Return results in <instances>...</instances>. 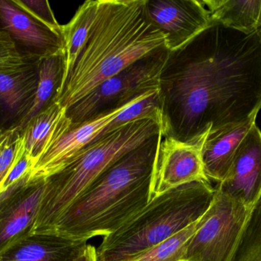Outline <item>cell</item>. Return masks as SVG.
Returning a JSON list of instances; mask_svg holds the SVG:
<instances>
[{"mask_svg": "<svg viewBox=\"0 0 261 261\" xmlns=\"http://www.w3.org/2000/svg\"><path fill=\"white\" fill-rule=\"evenodd\" d=\"M163 137L204 144L261 109V27L245 34L213 21L169 52L160 76Z\"/></svg>", "mask_w": 261, "mask_h": 261, "instance_id": "6da1fadb", "label": "cell"}, {"mask_svg": "<svg viewBox=\"0 0 261 261\" xmlns=\"http://www.w3.org/2000/svg\"><path fill=\"white\" fill-rule=\"evenodd\" d=\"M165 47V37L147 18L145 0H99L87 41L57 102L67 109L106 80Z\"/></svg>", "mask_w": 261, "mask_h": 261, "instance_id": "7a4b0ae2", "label": "cell"}, {"mask_svg": "<svg viewBox=\"0 0 261 261\" xmlns=\"http://www.w3.org/2000/svg\"><path fill=\"white\" fill-rule=\"evenodd\" d=\"M162 139L161 130L109 167L72 202L50 233L74 240L104 238L147 206Z\"/></svg>", "mask_w": 261, "mask_h": 261, "instance_id": "3957f363", "label": "cell"}, {"mask_svg": "<svg viewBox=\"0 0 261 261\" xmlns=\"http://www.w3.org/2000/svg\"><path fill=\"white\" fill-rule=\"evenodd\" d=\"M161 132L150 119L132 121L86 146L55 174L45 188L33 233H50L72 202L109 167Z\"/></svg>", "mask_w": 261, "mask_h": 261, "instance_id": "277c9868", "label": "cell"}, {"mask_svg": "<svg viewBox=\"0 0 261 261\" xmlns=\"http://www.w3.org/2000/svg\"><path fill=\"white\" fill-rule=\"evenodd\" d=\"M215 192L210 181H197L153 198L117 231L103 238L96 248L97 261H125L173 237L204 216Z\"/></svg>", "mask_w": 261, "mask_h": 261, "instance_id": "5b68a950", "label": "cell"}, {"mask_svg": "<svg viewBox=\"0 0 261 261\" xmlns=\"http://www.w3.org/2000/svg\"><path fill=\"white\" fill-rule=\"evenodd\" d=\"M167 48L154 51L129 67L101 83L69 108L67 130L96 119L130 104L137 98L159 90L160 76L168 57Z\"/></svg>", "mask_w": 261, "mask_h": 261, "instance_id": "8992f818", "label": "cell"}, {"mask_svg": "<svg viewBox=\"0 0 261 261\" xmlns=\"http://www.w3.org/2000/svg\"><path fill=\"white\" fill-rule=\"evenodd\" d=\"M200 226L189 241L185 261H233L251 210L215 188Z\"/></svg>", "mask_w": 261, "mask_h": 261, "instance_id": "52a82bcc", "label": "cell"}, {"mask_svg": "<svg viewBox=\"0 0 261 261\" xmlns=\"http://www.w3.org/2000/svg\"><path fill=\"white\" fill-rule=\"evenodd\" d=\"M153 92L146 93L112 113L84 123L72 130H67L70 122L65 111L57 123L41 155L34 162L30 179H46L59 171L75 154L96 139L121 112Z\"/></svg>", "mask_w": 261, "mask_h": 261, "instance_id": "ba28073f", "label": "cell"}, {"mask_svg": "<svg viewBox=\"0 0 261 261\" xmlns=\"http://www.w3.org/2000/svg\"><path fill=\"white\" fill-rule=\"evenodd\" d=\"M149 21L165 37L169 52L177 50L213 23L202 1L145 0Z\"/></svg>", "mask_w": 261, "mask_h": 261, "instance_id": "9c48e42d", "label": "cell"}, {"mask_svg": "<svg viewBox=\"0 0 261 261\" xmlns=\"http://www.w3.org/2000/svg\"><path fill=\"white\" fill-rule=\"evenodd\" d=\"M202 146L170 136L163 137L153 169L151 199L186 184L210 181L204 172Z\"/></svg>", "mask_w": 261, "mask_h": 261, "instance_id": "30bf717a", "label": "cell"}, {"mask_svg": "<svg viewBox=\"0 0 261 261\" xmlns=\"http://www.w3.org/2000/svg\"><path fill=\"white\" fill-rule=\"evenodd\" d=\"M0 31L9 35L26 58L40 59L65 50L62 33L37 19L15 0H0Z\"/></svg>", "mask_w": 261, "mask_h": 261, "instance_id": "8fae6325", "label": "cell"}, {"mask_svg": "<svg viewBox=\"0 0 261 261\" xmlns=\"http://www.w3.org/2000/svg\"><path fill=\"white\" fill-rule=\"evenodd\" d=\"M252 209L261 198V131L251 127L236 151L225 179L216 187Z\"/></svg>", "mask_w": 261, "mask_h": 261, "instance_id": "7c38bea8", "label": "cell"}, {"mask_svg": "<svg viewBox=\"0 0 261 261\" xmlns=\"http://www.w3.org/2000/svg\"><path fill=\"white\" fill-rule=\"evenodd\" d=\"M40 59L0 69V135L18 130L32 109L38 88Z\"/></svg>", "mask_w": 261, "mask_h": 261, "instance_id": "4fadbf2b", "label": "cell"}, {"mask_svg": "<svg viewBox=\"0 0 261 261\" xmlns=\"http://www.w3.org/2000/svg\"><path fill=\"white\" fill-rule=\"evenodd\" d=\"M45 188V179H31L12 202L0 208V255L33 233Z\"/></svg>", "mask_w": 261, "mask_h": 261, "instance_id": "5bb4252c", "label": "cell"}, {"mask_svg": "<svg viewBox=\"0 0 261 261\" xmlns=\"http://www.w3.org/2000/svg\"><path fill=\"white\" fill-rule=\"evenodd\" d=\"M88 241L74 240L55 233H32L0 255V261H74Z\"/></svg>", "mask_w": 261, "mask_h": 261, "instance_id": "9a60e30c", "label": "cell"}, {"mask_svg": "<svg viewBox=\"0 0 261 261\" xmlns=\"http://www.w3.org/2000/svg\"><path fill=\"white\" fill-rule=\"evenodd\" d=\"M257 114L238 125L208 135L202 147V159L208 180L219 183L225 179L239 146L256 124Z\"/></svg>", "mask_w": 261, "mask_h": 261, "instance_id": "2e32d148", "label": "cell"}, {"mask_svg": "<svg viewBox=\"0 0 261 261\" xmlns=\"http://www.w3.org/2000/svg\"><path fill=\"white\" fill-rule=\"evenodd\" d=\"M212 21L245 34L261 27V0H204Z\"/></svg>", "mask_w": 261, "mask_h": 261, "instance_id": "e0dca14e", "label": "cell"}, {"mask_svg": "<svg viewBox=\"0 0 261 261\" xmlns=\"http://www.w3.org/2000/svg\"><path fill=\"white\" fill-rule=\"evenodd\" d=\"M65 73V50L40 59L36 97L32 109L17 130L18 131H21L40 112L57 101L64 85Z\"/></svg>", "mask_w": 261, "mask_h": 261, "instance_id": "ac0fdd59", "label": "cell"}, {"mask_svg": "<svg viewBox=\"0 0 261 261\" xmlns=\"http://www.w3.org/2000/svg\"><path fill=\"white\" fill-rule=\"evenodd\" d=\"M98 5L99 0L86 1L76 11L71 21L65 26H62L66 53L64 83L87 41L96 17Z\"/></svg>", "mask_w": 261, "mask_h": 261, "instance_id": "d6986e66", "label": "cell"}, {"mask_svg": "<svg viewBox=\"0 0 261 261\" xmlns=\"http://www.w3.org/2000/svg\"><path fill=\"white\" fill-rule=\"evenodd\" d=\"M66 109L57 101L35 116L20 133L24 138V149L33 164L44 150L49 137Z\"/></svg>", "mask_w": 261, "mask_h": 261, "instance_id": "ffe728a7", "label": "cell"}, {"mask_svg": "<svg viewBox=\"0 0 261 261\" xmlns=\"http://www.w3.org/2000/svg\"><path fill=\"white\" fill-rule=\"evenodd\" d=\"M202 218L173 237L125 261H185L189 241L200 226Z\"/></svg>", "mask_w": 261, "mask_h": 261, "instance_id": "44dd1931", "label": "cell"}, {"mask_svg": "<svg viewBox=\"0 0 261 261\" xmlns=\"http://www.w3.org/2000/svg\"><path fill=\"white\" fill-rule=\"evenodd\" d=\"M150 119L161 126V106L160 101L159 90L153 92L143 99L127 107L121 112L117 117L106 128V130L94 140L99 139L102 135L107 134L118 127L138 120ZM93 142V141H92Z\"/></svg>", "mask_w": 261, "mask_h": 261, "instance_id": "7402d4cb", "label": "cell"}, {"mask_svg": "<svg viewBox=\"0 0 261 261\" xmlns=\"http://www.w3.org/2000/svg\"><path fill=\"white\" fill-rule=\"evenodd\" d=\"M233 261H261V198L251 210Z\"/></svg>", "mask_w": 261, "mask_h": 261, "instance_id": "603a6c76", "label": "cell"}, {"mask_svg": "<svg viewBox=\"0 0 261 261\" xmlns=\"http://www.w3.org/2000/svg\"><path fill=\"white\" fill-rule=\"evenodd\" d=\"M15 2L41 22L53 30L62 33V26L59 25L55 18L48 2L45 0H15Z\"/></svg>", "mask_w": 261, "mask_h": 261, "instance_id": "cb8c5ba5", "label": "cell"}, {"mask_svg": "<svg viewBox=\"0 0 261 261\" xmlns=\"http://www.w3.org/2000/svg\"><path fill=\"white\" fill-rule=\"evenodd\" d=\"M35 60L38 58L22 56L9 35L0 31V69L19 67Z\"/></svg>", "mask_w": 261, "mask_h": 261, "instance_id": "d4e9b609", "label": "cell"}, {"mask_svg": "<svg viewBox=\"0 0 261 261\" xmlns=\"http://www.w3.org/2000/svg\"><path fill=\"white\" fill-rule=\"evenodd\" d=\"M23 142L21 133L18 130H13L0 153V186L15 162Z\"/></svg>", "mask_w": 261, "mask_h": 261, "instance_id": "484cf974", "label": "cell"}, {"mask_svg": "<svg viewBox=\"0 0 261 261\" xmlns=\"http://www.w3.org/2000/svg\"><path fill=\"white\" fill-rule=\"evenodd\" d=\"M74 261H97L96 248L88 244L85 251Z\"/></svg>", "mask_w": 261, "mask_h": 261, "instance_id": "4316f807", "label": "cell"}, {"mask_svg": "<svg viewBox=\"0 0 261 261\" xmlns=\"http://www.w3.org/2000/svg\"><path fill=\"white\" fill-rule=\"evenodd\" d=\"M12 131L9 132V133H5V134L0 135V153H1L3 149L6 146V143H7L8 139H9V136Z\"/></svg>", "mask_w": 261, "mask_h": 261, "instance_id": "83f0119b", "label": "cell"}]
</instances>
